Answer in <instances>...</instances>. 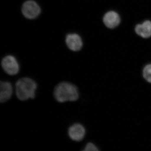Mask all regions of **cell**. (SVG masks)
<instances>
[{
    "mask_svg": "<svg viewBox=\"0 0 151 151\" xmlns=\"http://www.w3.org/2000/svg\"><path fill=\"white\" fill-rule=\"evenodd\" d=\"M53 95L55 100L60 103L76 101L79 98L78 88L74 84L62 81L55 87Z\"/></svg>",
    "mask_w": 151,
    "mask_h": 151,
    "instance_id": "cell-1",
    "label": "cell"
},
{
    "mask_svg": "<svg viewBox=\"0 0 151 151\" xmlns=\"http://www.w3.org/2000/svg\"><path fill=\"white\" fill-rule=\"evenodd\" d=\"M37 84L34 80L28 77L19 79L15 84V92L17 97L21 101L34 99Z\"/></svg>",
    "mask_w": 151,
    "mask_h": 151,
    "instance_id": "cell-2",
    "label": "cell"
},
{
    "mask_svg": "<svg viewBox=\"0 0 151 151\" xmlns=\"http://www.w3.org/2000/svg\"><path fill=\"white\" fill-rule=\"evenodd\" d=\"M1 65L5 72L9 75H17L19 71V65L17 60L12 55L5 57L2 60Z\"/></svg>",
    "mask_w": 151,
    "mask_h": 151,
    "instance_id": "cell-3",
    "label": "cell"
},
{
    "mask_svg": "<svg viewBox=\"0 0 151 151\" xmlns=\"http://www.w3.org/2000/svg\"><path fill=\"white\" fill-rule=\"evenodd\" d=\"M22 12L27 18L35 19L40 14V9L35 2L33 1H27L22 7Z\"/></svg>",
    "mask_w": 151,
    "mask_h": 151,
    "instance_id": "cell-4",
    "label": "cell"
},
{
    "mask_svg": "<svg viewBox=\"0 0 151 151\" xmlns=\"http://www.w3.org/2000/svg\"><path fill=\"white\" fill-rule=\"evenodd\" d=\"M68 134L69 138L72 140L80 142L85 137L86 130L83 125L76 123L69 127L68 130Z\"/></svg>",
    "mask_w": 151,
    "mask_h": 151,
    "instance_id": "cell-5",
    "label": "cell"
},
{
    "mask_svg": "<svg viewBox=\"0 0 151 151\" xmlns=\"http://www.w3.org/2000/svg\"><path fill=\"white\" fill-rule=\"evenodd\" d=\"M103 22L107 27L113 29L118 26L121 22L119 14L114 11H110L106 13L103 17Z\"/></svg>",
    "mask_w": 151,
    "mask_h": 151,
    "instance_id": "cell-6",
    "label": "cell"
},
{
    "mask_svg": "<svg viewBox=\"0 0 151 151\" xmlns=\"http://www.w3.org/2000/svg\"><path fill=\"white\" fill-rule=\"evenodd\" d=\"M13 92V88L10 82L1 81L0 84V101L4 103L10 99Z\"/></svg>",
    "mask_w": 151,
    "mask_h": 151,
    "instance_id": "cell-7",
    "label": "cell"
},
{
    "mask_svg": "<svg viewBox=\"0 0 151 151\" xmlns=\"http://www.w3.org/2000/svg\"><path fill=\"white\" fill-rule=\"evenodd\" d=\"M65 41L68 48L74 51L80 50L83 45L81 37L76 34L68 35Z\"/></svg>",
    "mask_w": 151,
    "mask_h": 151,
    "instance_id": "cell-8",
    "label": "cell"
},
{
    "mask_svg": "<svg viewBox=\"0 0 151 151\" xmlns=\"http://www.w3.org/2000/svg\"><path fill=\"white\" fill-rule=\"evenodd\" d=\"M136 33L144 38L151 37V21L146 20L141 24H138L135 27Z\"/></svg>",
    "mask_w": 151,
    "mask_h": 151,
    "instance_id": "cell-9",
    "label": "cell"
},
{
    "mask_svg": "<svg viewBox=\"0 0 151 151\" xmlns=\"http://www.w3.org/2000/svg\"><path fill=\"white\" fill-rule=\"evenodd\" d=\"M143 76L146 81L151 83V64H147L144 68Z\"/></svg>",
    "mask_w": 151,
    "mask_h": 151,
    "instance_id": "cell-10",
    "label": "cell"
},
{
    "mask_svg": "<svg viewBox=\"0 0 151 151\" xmlns=\"http://www.w3.org/2000/svg\"><path fill=\"white\" fill-rule=\"evenodd\" d=\"M83 151H99V150H98L97 146L94 145L93 143L89 142L86 144Z\"/></svg>",
    "mask_w": 151,
    "mask_h": 151,
    "instance_id": "cell-11",
    "label": "cell"
}]
</instances>
